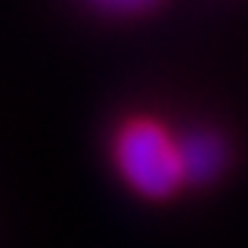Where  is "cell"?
Here are the masks:
<instances>
[{
  "label": "cell",
  "mask_w": 248,
  "mask_h": 248,
  "mask_svg": "<svg viewBox=\"0 0 248 248\" xmlns=\"http://www.w3.org/2000/svg\"><path fill=\"white\" fill-rule=\"evenodd\" d=\"M112 165L137 196L152 202H165L186 186L180 137L152 115H130L115 127Z\"/></svg>",
  "instance_id": "obj_1"
},
{
  "label": "cell",
  "mask_w": 248,
  "mask_h": 248,
  "mask_svg": "<svg viewBox=\"0 0 248 248\" xmlns=\"http://www.w3.org/2000/svg\"><path fill=\"white\" fill-rule=\"evenodd\" d=\"M96 3L118 16H140V13H149L152 6H158L161 0H96Z\"/></svg>",
  "instance_id": "obj_3"
},
{
  "label": "cell",
  "mask_w": 248,
  "mask_h": 248,
  "mask_svg": "<svg viewBox=\"0 0 248 248\" xmlns=\"http://www.w3.org/2000/svg\"><path fill=\"white\" fill-rule=\"evenodd\" d=\"M180 158L186 183H208L227 165V143L208 127L180 134Z\"/></svg>",
  "instance_id": "obj_2"
}]
</instances>
